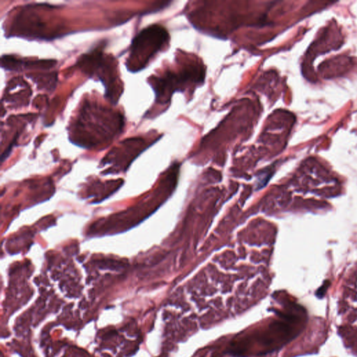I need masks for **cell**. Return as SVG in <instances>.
Segmentation results:
<instances>
[{"instance_id":"1","label":"cell","mask_w":357,"mask_h":357,"mask_svg":"<svg viewBox=\"0 0 357 357\" xmlns=\"http://www.w3.org/2000/svg\"><path fill=\"white\" fill-rule=\"evenodd\" d=\"M165 29L157 25L142 30L133 39L128 68L131 71H137L144 68L149 60L168 40Z\"/></svg>"},{"instance_id":"2","label":"cell","mask_w":357,"mask_h":357,"mask_svg":"<svg viewBox=\"0 0 357 357\" xmlns=\"http://www.w3.org/2000/svg\"><path fill=\"white\" fill-rule=\"evenodd\" d=\"M328 284H329L328 282V281H326V282H325V283H324V284H323V285H322V286H321V287H320V288L317 291V292H316V296H317V297H319V298H321V297L324 295V294H325V292H326V289H327V288H328Z\"/></svg>"}]
</instances>
